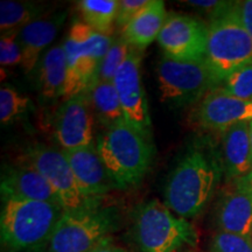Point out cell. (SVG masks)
I'll return each mask as SVG.
<instances>
[{
  "instance_id": "6da1fadb",
  "label": "cell",
  "mask_w": 252,
  "mask_h": 252,
  "mask_svg": "<svg viewBox=\"0 0 252 252\" xmlns=\"http://www.w3.org/2000/svg\"><path fill=\"white\" fill-rule=\"evenodd\" d=\"M96 146L116 189L138 186L152 165L151 138L125 119L105 128L97 138Z\"/></svg>"
},
{
  "instance_id": "7a4b0ae2",
  "label": "cell",
  "mask_w": 252,
  "mask_h": 252,
  "mask_svg": "<svg viewBox=\"0 0 252 252\" xmlns=\"http://www.w3.org/2000/svg\"><path fill=\"white\" fill-rule=\"evenodd\" d=\"M220 176L215 160L201 150L188 151L167 180L163 203L176 216L194 219L212 200Z\"/></svg>"
},
{
  "instance_id": "3957f363",
  "label": "cell",
  "mask_w": 252,
  "mask_h": 252,
  "mask_svg": "<svg viewBox=\"0 0 252 252\" xmlns=\"http://www.w3.org/2000/svg\"><path fill=\"white\" fill-rule=\"evenodd\" d=\"M1 243L12 252H25L49 244L64 209L41 201L1 198Z\"/></svg>"
},
{
  "instance_id": "277c9868",
  "label": "cell",
  "mask_w": 252,
  "mask_h": 252,
  "mask_svg": "<svg viewBox=\"0 0 252 252\" xmlns=\"http://www.w3.org/2000/svg\"><path fill=\"white\" fill-rule=\"evenodd\" d=\"M204 62L220 86L230 74L252 63V37L242 23L241 1H231L210 20Z\"/></svg>"
},
{
  "instance_id": "5b68a950",
  "label": "cell",
  "mask_w": 252,
  "mask_h": 252,
  "mask_svg": "<svg viewBox=\"0 0 252 252\" xmlns=\"http://www.w3.org/2000/svg\"><path fill=\"white\" fill-rule=\"evenodd\" d=\"M132 232L139 252H182L198 242L195 226L157 198L137 208Z\"/></svg>"
},
{
  "instance_id": "8992f818",
  "label": "cell",
  "mask_w": 252,
  "mask_h": 252,
  "mask_svg": "<svg viewBox=\"0 0 252 252\" xmlns=\"http://www.w3.org/2000/svg\"><path fill=\"white\" fill-rule=\"evenodd\" d=\"M112 41V36L103 35L86 23L72 24L63 42L67 58L65 99L83 93L96 82L99 65Z\"/></svg>"
},
{
  "instance_id": "52a82bcc",
  "label": "cell",
  "mask_w": 252,
  "mask_h": 252,
  "mask_svg": "<svg viewBox=\"0 0 252 252\" xmlns=\"http://www.w3.org/2000/svg\"><path fill=\"white\" fill-rule=\"evenodd\" d=\"M118 226L115 208L96 207L64 212L50 238L49 252H89L111 237Z\"/></svg>"
},
{
  "instance_id": "ba28073f",
  "label": "cell",
  "mask_w": 252,
  "mask_h": 252,
  "mask_svg": "<svg viewBox=\"0 0 252 252\" xmlns=\"http://www.w3.org/2000/svg\"><path fill=\"white\" fill-rule=\"evenodd\" d=\"M160 98L174 106L190 105L220 87L204 60L176 61L163 58L158 63Z\"/></svg>"
},
{
  "instance_id": "9c48e42d",
  "label": "cell",
  "mask_w": 252,
  "mask_h": 252,
  "mask_svg": "<svg viewBox=\"0 0 252 252\" xmlns=\"http://www.w3.org/2000/svg\"><path fill=\"white\" fill-rule=\"evenodd\" d=\"M25 161L46 179L58 195L64 212H78L100 206L98 201L90 200L82 193L63 151L33 145L27 149Z\"/></svg>"
},
{
  "instance_id": "30bf717a",
  "label": "cell",
  "mask_w": 252,
  "mask_h": 252,
  "mask_svg": "<svg viewBox=\"0 0 252 252\" xmlns=\"http://www.w3.org/2000/svg\"><path fill=\"white\" fill-rule=\"evenodd\" d=\"M143 50L131 48L113 78L125 121L147 138L152 135L149 103L141 82Z\"/></svg>"
},
{
  "instance_id": "8fae6325",
  "label": "cell",
  "mask_w": 252,
  "mask_h": 252,
  "mask_svg": "<svg viewBox=\"0 0 252 252\" xmlns=\"http://www.w3.org/2000/svg\"><path fill=\"white\" fill-rule=\"evenodd\" d=\"M157 40L166 58L201 61L206 56L208 25L191 15L169 13Z\"/></svg>"
},
{
  "instance_id": "7c38bea8",
  "label": "cell",
  "mask_w": 252,
  "mask_h": 252,
  "mask_svg": "<svg viewBox=\"0 0 252 252\" xmlns=\"http://www.w3.org/2000/svg\"><path fill=\"white\" fill-rule=\"evenodd\" d=\"M55 138L63 150L94 143V115L86 93L75 94L62 104L56 115Z\"/></svg>"
},
{
  "instance_id": "4fadbf2b",
  "label": "cell",
  "mask_w": 252,
  "mask_h": 252,
  "mask_svg": "<svg viewBox=\"0 0 252 252\" xmlns=\"http://www.w3.org/2000/svg\"><path fill=\"white\" fill-rule=\"evenodd\" d=\"M196 121L204 130L223 133L236 124L252 121V103L236 98L219 87L201 100Z\"/></svg>"
},
{
  "instance_id": "5bb4252c",
  "label": "cell",
  "mask_w": 252,
  "mask_h": 252,
  "mask_svg": "<svg viewBox=\"0 0 252 252\" xmlns=\"http://www.w3.org/2000/svg\"><path fill=\"white\" fill-rule=\"evenodd\" d=\"M70 165L82 193L88 198L98 201L116 189L110 178L96 144L75 150H62Z\"/></svg>"
},
{
  "instance_id": "9a60e30c",
  "label": "cell",
  "mask_w": 252,
  "mask_h": 252,
  "mask_svg": "<svg viewBox=\"0 0 252 252\" xmlns=\"http://www.w3.org/2000/svg\"><path fill=\"white\" fill-rule=\"evenodd\" d=\"M0 190L1 198L41 201L61 206L58 195L46 179L26 161L6 167L1 174Z\"/></svg>"
},
{
  "instance_id": "2e32d148",
  "label": "cell",
  "mask_w": 252,
  "mask_h": 252,
  "mask_svg": "<svg viewBox=\"0 0 252 252\" xmlns=\"http://www.w3.org/2000/svg\"><path fill=\"white\" fill-rule=\"evenodd\" d=\"M67 19V12H60L50 17L39 18L20 30V43L23 48L21 67L25 72L36 68L41 53L58 35L60 28Z\"/></svg>"
},
{
  "instance_id": "e0dca14e",
  "label": "cell",
  "mask_w": 252,
  "mask_h": 252,
  "mask_svg": "<svg viewBox=\"0 0 252 252\" xmlns=\"http://www.w3.org/2000/svg\"><path fill=\"white\" fill-rule=\"evenodd\" d=\"M219 231L252 238V200L237 188L226 190L215 208Z\"/></svg>"
},
{
  "instance_id": "ac0fdd59",
  "label": "cell",
  "mask_w": 252,
  "mask_h": 252,
  "mask_svg": "<svg viewBox=\"0 0 252 252\" xmlns=\"http://www.w3.org/2000/svg\"><path fill=\"white\" fill-rule=\"evenodd\" d=\"M222 168L232 180H237L252 171L249 122L236 124L222 133Z\"/></svg>"
},
{
  "instance_id": "d6986e66",
  "label": "cell",
  "mask_w": 252,
  "mask_h": 252,
  "mask_svg": "<svg viewBox=\"0 0 252 252\" xmlns=\"http://www.w3.org/2000/svg\"><path fill=\"white\" fill-rule=\"evenodd\" d=\"M168 17L165 2L150 0L149 4L122 30V36L132 48L144 50L158 39Z\"/></svg>"
},
{
  "instance_id": "ffe728a7",
  "label": "cell",
  "mask_w": 252,
  "mask_h": 252,
  "mask_svg": "<svg viewBox=\"0 0 252 252\" xmlns=\"http://www.w3.org/2000/svg\"><path fill=\"white\" fill-rule=\"evenodd\" d=\"M39 91L47 99L64 97L67 81V58L64 47L56 45L48 49L36 65Z\"/></svg>"
},
{
  "instance_id": "44dd1931",
  "label": "cell",
  "mask_w": 252,
  "mask_h": 252,
  "mask_svg": "<svg viewBox=\"0 0 252 252\" xmlns=\"http://www.w3.org/2000/svg\"><path fill=\"white\" fill-rule=\"evenodd\" d=\"M83 93L89 98L94 116L105 128L125 119L113 82L96 81Z\"/></svg>"
},
{
  "instance_id": "7402d4cb",
  "label": "cell",
  "mask_w": 252,
  "mask_h": 252,
  "mask_svg": "<svg viewBox=\"0 0 252 252\" xmlns=\"http://www.w3.org/2000/svg\"><path fill=\"white\" fill-rule=\"evenodd\" d=\"M84 23L103 35L111 36L119 1L116 0H81L77 2Z\"/></svg>"
},
{
  "instance_id": "603a6c76",
  "label": "cell",
  "mask_w": 252,
  "mask_h": 252,
  "mask_svg": "<svg viewBox=\"0 0 252 252\" xmlns=\"http://www.w3.org/2000/svg\"><path fill=\"white\" fill-rule=\"evenodd\" d=\"M42 11V5H37L35 2L1 0L0 2L1 34L9 31L21 30L32 21L39 19V14Z\"/></svg>"
},
{
  "instance_id": "cb8c5ba5",
  "label": "cell",
  "mask_w": 252,
  "mask_h": 252,
  "mask_svg": "<svg viewBox=\"0 0 252 252\" xmlns=\"http://www.w3.org/2000/svg\"><path fill=\"white\" fill-rule=\"evenodd\" d=\"M131 48L132 47L128 45L127 41L122 35L119 37H115L109 52L106 53L105 58L100 63L96 81L113 82L116 72L123 64V62L125 61V59L127 58Z\"/></svg>"
},
{
  "instance_id": "d4e9b609",
  "label": "cell",
  "mask_w": 252,
  "mask_h": 252,
  "mask_svg": "<svg viewBox=\"0 0 252 252\" xmlns=\"http://www.w3.org/2000/svg\"><path fill=\"white\" fill-rule=\"evenodd\" d=\"M30 105V98L18 93L14 88L2 86L0 89V122L8 124L23 116Z\"/></svg>"
},
{
  "instance_id": "484cf974",
  "label": "cell",
  "mask_w": 252,
  "mask_h": 252,
  "mask_svg": "<svg viewBox=\"0 0 252 252\" xmlns=\"http://www.w3.org/2000/svg\"><path fill=\"white\" fill-rule=\"evenodd\" d=\"M220 87L236 98L252 103V63L230 74Z\"/></svg>"
},
{
  "instance_id": "4316f807",
  "label": "cell",
  "mask_w": 252,
  "mask_h": 252,
  "mask_svg": "<svg viewBox=\"0 0 252 252\" xmlns=\"http://www.w3.org/2000/svg\"><path fill=\"white\" fill-rule=\"evenodd\" d=\"M23 62L20 30L6 32L0 37V63L2 67H13Z\"/></svg>"
},
{
  "instance_id": "83f0119b",
  "label": "cell",
  "mask_w": 252,
  "mask_h": 252,
  "mask_svg": "<svg viewBox=\"0 0 252 252\" xmlns=\"http://www.w3.org/2000/svg\"><path fill=\"white\" fill-rule=\"evenodd\" d=\"M210 252H252V238L217 231L210 242Z\"/></svg>"
},
{
  "instance_id": "f1b7e54d",
  "label": "cell",
  "mask_w": 252,
  "mask_h": 252,
  "mask_svg": "<svg viewBox=\"0 0 252 252\" xmlns=\"http://www.w3.org/2000/svg\"><path fill=\"white\" fill-rule=\"evenodd\" d=\"M149 1L150 0H122L119 1L116 25L123 30L145 6L149 4Z\"/></svg>"
},
{
  "instance_id": "f546056e",
  "label": "cell",
  "mask_w": 252,
  "mask_h": 252,
  "mask_svg": "<svg viewBox=\"0 0 252 252\" xmlns=\"http://www.w3.org/2000/svg\"><path fill=\"white\" fill-rule=\"evenodd\" d=\"M184 2L191 6V7L202 11L210 18V20H213L214 18L222 13L231 4V1H219V0H187Z\"/></svg>"
},
{
  "instance_id": "4dcf8cb0",
  "label": "cell",
  "mask_w": 252,
  "mask_h": 252,
  "mask_svg": "<svg viewBox=\"0 0 252 252\" xmlns=\"http://www.w3.org/2000/svg\"><path fill=\"white\" fill-rule=\"evenodd\" d=\"M241 18L244 28L252 37V0L241 1Z\"/></svg>"
},
{
  "instance_id": "1f68e13d",
  "label": "cell",
  "mask_w": 252,
  "mask_h": 252,
  "mask_svg": "<svg viewBox=\"0 0 252 252\" xmlns=\"http://www.w3.org/2000/svg\"><path fill=\"white\" fill-rule=\"evenodd\" d=\"M235 187L241 190L242 193L248 195L252 200V171L249 174L235 180Z\"/></svg>"
},
{
  "instance_id": "d6a6232c",
  "label": "cell",
  "mask_w": 252,
  "mask_h": 252,
  "mask_svg": "<svg viewBox=\"0 0 252 252\" xmlns=\"http://www.w3.org/2000/svg\"><path fill=\"white\" fill-rule=\"evenodd\" d=\"M89 252H126L124 249L121 247H117L111 242V237L106 238L105 241H103L102 243H99L96 248H94L93 250Z\"/></svg>"
},
{
  "instance_id": "836d02e7",
  "label": "cell",
  "mask_w": 252,
  "mask_h": 252,
  "mask_svg": "<svg viewBox=\"0 0 252 252\" xmlns=\"http://www.w3.org/2000/svg\"><path fill=\"white\" fill-rule=\"evenodd\" d=\"M249 131H250V140H251V149H252V121L249 122Z\"/></svg>"
},
{
  "instance_id": "e575fe53",
  "label": "cell",
  "mask_w": 252,
  "mask_h": 252,
  "mask_svg": "<svg viewBox=\"0 0 252 252\" xmlns=\"http://www.w3.org/2000/svg\"><path fill=\"white\" fill-rule=\"evenodd\" d=\"M186 252H194V251H186Z\"/></svg>"
}]
</instances>
